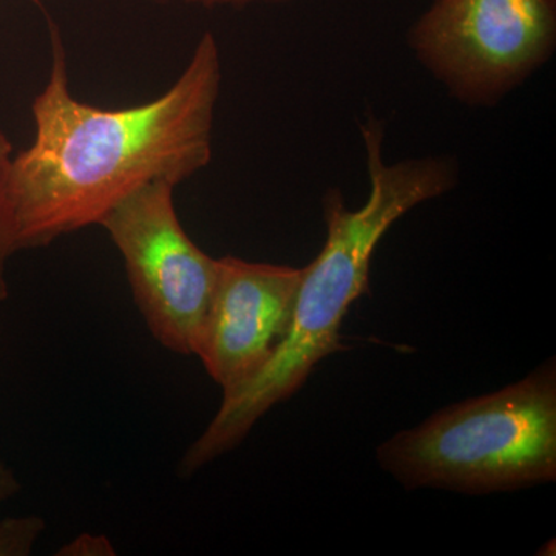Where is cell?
<instances>
[{
    "label": "cell",
    "instance_id": "cell-3",
    "mask_svg": "<svg viewBox=\"0 0 556 556\" xmlns=\"http://www.w3.org/2000/svg\"><path fill=\"white\" fill-rule=\"evenodd\" d=\"M407 490L489 495L556 479V364L510 386L439 409L376 450Z\"/></svg>",
    "mask_w": 556,
    "mask_h": 556
},
{
    "label": "cell",
    "instance_id": "cell-2",
    "mask_svg": "<svg viewBox=\"0 0 556 556\" xmlns=\"http://www.w3.org/2000/svg\"><path fill=\"white\" fill-rule=\"evenodd\" d=\"M367 150L369 195L364 206L348 208L342 192L329 189L321 200L327 240L303 268L292 320L273 356L243 387L223 396L217 415L179 459L177 475L190 478L239 447L269 409L305 386L324 358L343 353L339 331L348 309L369 289L372 254L391 226L456 188L459 167L450 156L428 155L387 164L383 124H361Z\"/></svg>",
    "mask_w": 556,
    "mask_h": 556
},
{
    "label": "cell",
    "instance_id": "cell-8",
    "mask_svg": "<svg viewBox=\"0 0 556 556\" xmlns=\"http://www.w3.org/2000/svg\"><path fill=\"white\" fill-rule=\"evenodd\" d=\"M46 529V519L39 515L0 519V556L31 555Z\"/></svg>",
    "mask_w": 556,
    "mask_h": 556
},
{
    "label": "cell",
    "instance_id": "cell-4",
    "mask_svg": "<svg viewBox=\"0 0 556 556\" xmlns=\"http://www.w3.org/2000/svg\"><path fill=\"white\" fill-rule=\"evenodd\" d=\"M407 40L453 100L493 108L554 58L556 0H434Z\"/></svg>",
    "mask_w": 556,
    "mask_h": 556
},
{
    "label": "cell",
    "instance_id": "cell-7",
    "mask_svg": "<svg viewBox=\"0 0 556 556\" xmlns=\"http://www.w3.org/2000/svg\"><path fill=\"white\" fill-rule=\"evenodd\" d=\"M11 163H13V148L10 139L0 130V303L5 302L10 294L9 278H7L10 258L20 252L16 217H14L13 197H11Z\"/></svg>",
    "mask_w": 556,
    "mask_h": 556
},
{
    "label": "cell",
    "instance_id": "cell-6",
    "mask_svg": "<svg viewBox=\"0 0 556 556\" xmlns=\"http://www.w3.org/2000/svg\"><path fill=\"white\" fill-rule=\"evenodd\" d=\"M303 268L217 258V281L195 354L207 375L233 393L254 378L287 336Z\"/></svg>",
    "mask_w": 556,
    "mask_h": 556
},
{
    "label": "cell",
    "instance_id": "cell-12",
    "mask_svg": "<svg viewBox=\"0 0 556 556\" xmlns=\"http://www.w3.org/2000/svg\"><path fill=\"white\" fill-rule=\"evenodd\" d=\"M0 331H2V327H0Z\"/></svg>",
    "mask_w": 556,
    "mask_h": 556
},
{
    "label": "cell",
    "instance_id": "cell-10",
    "mask_svg": "<svg viewBox=\"0 0 556 556\" xmlns=\"http://www.w3.org/2000/svg\"><path fill=\"white\" fill-rule=\"evenodd\" d=\"M22 490L21 479L13 467L0 456V504L7 503Z\"/></svg>",
    "mask_w": 556,
    "mask_h": 556
},
{
    "label": "cell",
    "instance_id": "cell-1",
    "mask_svg": "<svg viewBox=\"0 0 556 556\" xmlns=\"http://www.w3.org/2000/svg\"><path fill=\"white\" fill-rule=\"evenodd\" d=\"M51 67L31 105L35 138L13 156L17 248L49 247L102 218L135 190L175 186L211 163L222 90L217 39L204 33L170 89L127 109H100L70 91L67 53L50 20Z\"/></svg>",
    "mask_w": 556,
    "mask_h": 556
},
{
    "label": "cell",
    "instance_id": "cell-9",
    "mask_svg": "<svg viewBox=\"0 0 556 556\" xmlns=\"http://www.w3.org/2000/svg\"><path fill=\"white\" fill-rule=\"evenodd\" d=\"M58 556H113L116 555V548L112 541L104 535H94V533H80L72 538L68 543L56 552Z\"/></svg>",
    "mask_w": 556,
    "mask_h": 556
},
{
    "label": "cell",
    "instance_id": "cell-11",
    "mask_svg": "<svg viewBox=\"0 0 556 556\" xmlns=\"http://www.w3.org/2000/svg\"><path fill=\"white\" fill-rule=\"evenodd\" d=\"M159 2H181L188 3V5L217 9V7H248L257 5V3H283L291 2V0H159Z\"/></svg>",
    "mask_w": 556,
    "mask_h": 556
},
{
    "label": "cell",
    "instance_id": "cell-5",
    "mask_svg": "<svg viewBox=\"0 0 556 556\" xmlns=\"http://www.w3.org/2000/svg\"><path fill=\"white\" fill-rule=\"evenodd\" d=\"M170 181L135 190L102 218L118 248L135 305L150 334L179 356H193L217 281L212 258L188 236Z\"/></svg>",
    "mask_w": 556,
    "mask_h": 556
}]
</instances>
